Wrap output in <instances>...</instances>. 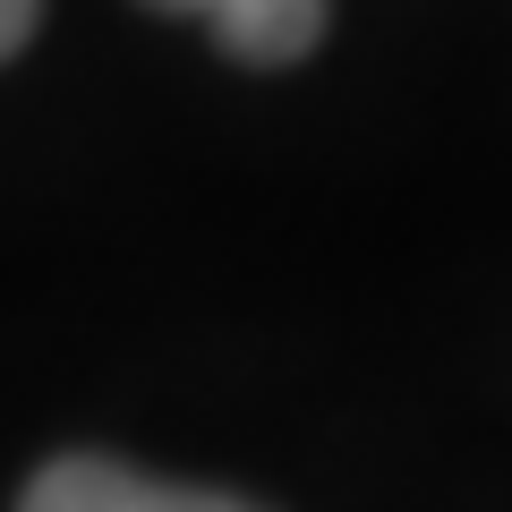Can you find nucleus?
Masks as SVG:
<instances>
[{
	"instance_id": "nucleus-1",
	"label": "nucleus",
	"mask_w": 512,
	"mask_h": 512,
	"mask_svg": "<svg viewBox=\"0 0 512 512\" xmlns=\"http://www.w3.org/2000/svg\"><path fill=\"white\" fill-rule=\"evenodd\" d=\"M18 512H265V504L222 495V487H180V478L128 470V461H103V453H60L26 478Z\"/></svg>"
},
{
	"instance_id": "nucleus-2",
	"label": "nucleus",
	"mask_w": 512,
	"mask_h": 512,
	"mask_svg": "<svg viewBox=\"0 0 512 512\" xmlns=\"http://www.w3.org/2000/svg\"><path fill=\"white\" fill-rule=\"evenodd\" d=\"M171 18H197L248 69H291L325 43V0H154Z\"/></svg>"
},
{
	"instance_id": "nucleus-3",
	"label": "nucleus",
	"mask_w": 512,
	"mask_h": 512,
	"mask_svg": "<svg viewBox=\"0 0 512 512\" xmlns=\"http://www.w3.org/2000/svg\"><path fill=\"white\" fill-rule=\"evenodd\" d=\"M35 18H43V0H0V60H9V52H26Z\"/></svg>"
}]
</instances>
